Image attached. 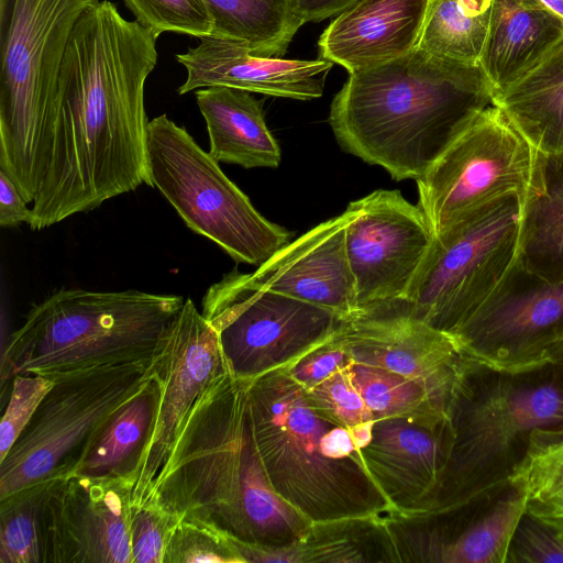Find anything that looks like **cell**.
Returning a JSON list of instances; mask_svg holds the SVG:
<instances>
[{"instance_id": "obj_1", "label": "cell", "mask_w": 563, "mask_h": 563, "mask_svg": "<svg viewBox=\"0 0 563 563\" xmlns=\"http://www.w3.org/2000/svg\"><path fill=\"white\" fill-rule=\"evenodd\" d=\"M156 40L109 0L77 22L41 143L33 231L146 184L144 88Z\"/></svg>"}, {"instance_id": "obj_2", "label": "cell", "mask_w": 563, "mask_h": 563, "mask_svg": "<svg viewBox=\"0 0 563 563\" xmlns=\"http://www.w3.org/2000/svg\"><path fill=\"white\" fill-rule=\"evenodd\" d=\"M146 500L261 548L289 544L313 523L271 485L254 434L249 380L230 371L197 399Z\"/></svg>"}, {"instance_id": "obj_3", "label": "cell", "mask_w": 563, "mask_h": 563, "mask_svg": "<svg viewBox=\"0 0 563 563\" xmlns=\"http://www.w3.org/2000/svg\"><path fill=\"white\" fill-rule=\"evenodd\" d=\"M494 98L479 65L416 47L350 74L331 102L329 124L346 153L397 181L417 180Z\"/></svg>"}, {"instance_id": "obj_4", "label": "cell", "mask_w": 563, "mask_h": 563, "mask_svg": "<svg viewBox=\"0 0 563 563\" xmlns=\"http://www.w3.org/2000/svg\"><path fill=\"white\" fill-rule=\"evenodd\" d=\"M185 299L141 290L62 288L34 305L8 338L1 383L16 374L51 377L107 365L151 363Z\"/></svg>"}, {"instance_id": "obj_5", "label": "cell", "mask_w": 563, "mask_h": 563, "mask_svg": "<svg viewBox=\"0 0 563 563\" xmlns=\"http://www.w3.org/2000/svg\"><path fill=\"white\" fill-rule=\"evenodd\" d=\"M249 399L271 485L301 516L318 523L384 519L395 512L363 459L335 460L324 453L322 438L334 422L308 404L284 367L249 380Z\"/></svg>"}, {"instance_id": "obj_6", "label": "cell", "mask_w": 563, "mask_h": 563, "mask_svg": "<svg viewBox=\"0 0 563 563\" xmlns=\"http://www.w3.org/2000/svg\"><path fill=\"white\" fill-rule=\"evenodd\" d=\"M476 364L451 405L445 460L430 512L470 507L508 486L530 434L563 427V384L493 373Z\"/></svg>"}, {"instance_id": "obj_7", "label": "cell", "mask_w": 563, "mask_h": 563, "mask_svg": "<svg viewBox=\"0 0 563 563\" xmlns=\"http://www.w3.org/2000/svg\"><path fill=\"white\" fill-rule=\"evenodd\" d=\"M99 1L0 0V169L29 205L69 40Z\"/></svg>"}, {"instance_id": "obj_8", "label": "cell", "mask_w": 563, "mask_h": 563, "mask_svg": "<svg viewBox=\"0 0 563 563\" xmlns=\"http://www.w3.org/2000/svg\"><path fill=\"white\" fill-rule=\"evenodd\" d=\"M146 185L236 263L260 266L289 243L290 233L264 218L219 162L167 114L147 124Z\"/></svg>"}, {"instance_id": "obj_9", "label": "cell", "mask_w": 563, "mask_h": 563, "mask_svg": "<svg viewBox=\"0 0 563 563\" xmlns=\"http://www.w3.org/2000/svg\"><path fill=\"white\" fill-rule=\"evenodd\" d=\"M523 196L496 198L434 236L405 298L396 301L453 334L488 298L518 257Z\"/></svg>"}, {"instance_id": "obj_10", "label": "cell", "mask_w": 563, "mask_h": 563, "mask_svg": "<svg viewBox=\"0 0 563 563\" xmlns=\"http://www.w3.org/2000/svg\"><path fill=\"white\" fill-rule=\"evenodd\" d=\"M133 362L51 376L53 386L0 461V498L70 476L109 417L151 378Z\"/></svg>"}, {"instance_id": "obj_11", "label": "cell", "mask_w": 563, "mask_h": 563, "mask_svg": "<svg viewBox=\"0 0 563 563\" xmlns=\"http://www.w3.org/2000/svg\"><path fill=\"white\" fill-rule=\"evenodd\" d=\"M201 307L218 332L231 374L245 380L287 366L349 320L328 308L266 289L238 269L207 289Z\"/></svg>"}, {"instance_id": "obj_12", "label": "cell", "mask_w": 563, "mask_h": 563, "mask_svg": "<svg viewBox=\"0 0 563 563\" xmlns=\"http://www.w3.org/2000/svg\"><path fill=\"white\" fill-rule=\"evenodd\" d=\"M536 150L492 104L416 180L419 207L438 236L478 207L510 192L525 197Z\"/></svg>"}, {"instance_id": "obj_13", "label": "cell", "mask_w": 563, "mask_h": 563, "mask_svg": "<svg viewBox=\"0 0 563 563\" xmlns=\"http://www.w3.org/2000/svg\"><path fill=\"white\" fill-rule=\"evenodd\" d=\"M478 367L533 374L563 356V282L528 269L519 257L476 312L453 334Z\"/></svg>"}, {"instance_id": "obj_14", "label": "cell", "mask_w": 563, "mask_h": 563, "mask_svg": "<svg viewBox=\"0 0 563 563\" xmlns=\"http://www.w3.org/2000/svg\"><path fill=\"white\" fill-rule=\"evenodd\" d=\"M345 243L360 311L401 301L434 239L417 205L378 189L351 201Z\"/></svg>"}, {"instance_id": "obj_15", "label": "cell", "mask_w": 563, "mask_h": 563, "mask_svg": "<svg viewBox=\"0 0 563 563\" xmlns=\"http://www.w3.org/2000/svg\"><path fill=\"white\" fill-rule=\"evenodd\" d=\"M151 367L159 386V404L154 433L133 489L134 506L148 497L197 399L230 371L218 332L190 298L173 318Z\"/></svg>"}, {"instance_id": "obj_16", "label": "cell", "mask_w": 563, "mask_h": 563, "mask_svg": "<svg viewBox=\"0 0 563 563\" xmlns=\"http://www.w3.org/2000/svg\"><path fill=\"white\" fill-rule=\"evenodd\" d=\"M338 335L353 362L416 380L449 413L475 365L453 335L413 317L396 301L360 311L346 320Z\"/></svg>"}, {"instance_id": "obj_17", "label": "cell", "mask_w": 563, "mask_h": 563, "mask_svg": "<svg viewBox=\"0 0 563 563\" xmlns=\"http://www.w3.org/2000/svg\"><path fill=\"white\" fill-rule=\"evenodd\" d=\"M349 213L331 218L287 243L249 277L257 285L328 308L345 319L360 312L346 252Z\"/></svg>"}, {"instance_id": "obj_18", "label": "cell", "mask_w": 563, "mask_h": 563, "mask_svg": "<svg viewBox=\"0 0 563 563\" xmlns=\"http://www.w3.org/2000/svg\"><path fill=\"white\" fill-rule=\"evenodd\" d=\"M187 71L178 95L209 87H229L272 97L312 100L323 93V81L333 63L284 59L251 54L243 45L205 36L199 44L176 55Z\"/></svg>"}, {"instance_id": "obj_19", "label": "cell", "mask_w": 563, "mask_h": 563, "mask_svg": "<svg viewBox=\"0 0 563 563\" xmlns=\"http://www.w3.org/2000/svg\"><path fill=\"white\" fill-rule=\"evenodd\" d=\"M446 427L431 429L405 419L376 420L360 450L366 470L395 514L433 509L445 460Z\"/></svg>"}, {"instance_id": "obj_20", "label": "cell", "mask_w": 563, "mask_h": 563, "mask_svg": "<svg viewBox=\"0 0 563 563\" xmlns=\"http://www.w3.org/2000/svg\"><path fill=\"white\" fill-rule=\"evenodd\" d=\"M525 515V494L509 487L489 511L459 531L440 527L423 514H390L384 525L397 562L506 563Z\"/></svg>"}, {"instance_id": "obj_21", "label": "cell", "mask_w": 563, "mask_h": 563, "mask_svg": "<svg viewBox=\"0 0 563 563\" xmlns=\"http://www.w3.org/2000/svg\"><path fill=\"white\" fill-rule=\"evenodd\" d=\"M430 0H357L318 41L319 58L349 74L375 68L417 47Z\"/></svg>"}, {"instance_id": "obj_22", "label": "cell", "mask_w": 563, "mask_h": 563, "mask_svg": "<svg viewBox=\"0 0 563 563\" xmlns=\"http://www.w3.org/2000/svg\"><path fill=\"white\" fill-rule=\"evenodd\" d=\"M132 482L70 475L64 490L69 563H132Z\"/></svg>"}, {"instance_id": "obj_23", "label": "cell", "mask_w": 563, "mask_h": 563, "mask_svg": "<svg viewBox=\"0 0 563 563\" xmlns=\"http://www.w3.org/2000/svg\"><path fill=\"white\" fill-rule=\"evenodd\" d=\"M562 41L563 20L536 1L493 0L479 66L495 98Z\"/></svg>"}, {"instance_id": "obj_24", "label": "cell", "mask_w": 563, "mask_h": 563, "mask_svg": "<svg viewBox=\"0 0 563 563\" xmlns=\"http://www.w3.org/2000/svg\"><path fill=\"white\" fill-rule=\"evenodd\" d=\"M66 478L44 481L0 498V563H69Z\"/></svg>"}, {"instance_id": "obj_25", "label": "cell", "mask_w": 563, "mask_h": 563, "mask_svg": "<svg viewBox=\"0 0 563 563\" xmlns=\"http://www.w3.org/2000/svg\"><path fill=\"white\" fill-rule=\"evenodd\" d=\"M209 135V154L219 163L244 168H276L280 147L269 131L262 103L252 92L209 87L195 92Z\"/></svg>"}, {"instance_id": "obj_26", "label": "cell", "mask_w": 563, "mask_h": 563, "mask_svg": "<svg viewBox=\"0 0 563 563\" xmlns=\"http://www.w3.org/2000/svg\"><path fill=\"white\" fill-rule=\"evenodd\" d=\"M243 563L397 562L384 519H346L312 523L302 538L279 548H261L235 538Z\"/></svg>"}, {"instance_id": "obj_27", "label": "cell", "mask_w": 563, "mask_h": 563, "mask_svg": "<svg viewBox=\"0 0 563 563\" xmlns=\"http://www.w3.org/2000/svg\"><path fill=\"white\" fill-rule=\"evenodd\" d=\"M158 404L159 386L152 372L144 386L101 426L71 475L125 479L135 486L154 433Z\"/></svg>"}, {"instance_id": "obj_28", "label": "cell", "mask_w": 563, "mask_h": 563, "mask_svg": "<svg viewBox=\"0 0 563 563\" xmlns=\"http://www.w3.org/2000/svg\"><path fill=\"white\" fill-rule=\"evenodd\" d=\"M518 257L539 276L563 282V155L536 151L522 202Z\"/></svg>"}, {"instance_id": "obj_29", "label": "cell", "mask_w": 563, "mask_h": 563, "mask_svg": "<svg viewBox=\"0 0 563 563\" xmlns=\"http://www.w3.org/2000/svg\"><path fill=\"white\" fill-rule=\"evenodd\" d=\"M494 104L536 151L563 155V41Z\"/></svg>"}, {"instance_id": "obj_30", "label": "cell", "mask_w": 563, "mask_h": 563, "mask_svg": "<svg viewBox=\"0 0 563 563\" xmlns=\"http://www.w3.org/2000/svg\"><path fill=\"white\" fill-rule=\"evenodd\" d=\"M213 22L211 36L243 45L251 54L283 57L305 23L295 0H205Z\"/></svg>"}, {"instance_id": "obj_31", "label": "cell", "mask_w": 563, "mask_h": 563, "mask_svg": "<svg viewBox=\"0 0 563 563\" xmlns=\"http://www.w3.org/2000/svg\"><path fill=\"white\" fill-rule=\"evenodd\" d=\"M508 487L526 496V515L563 538V427L534 430Z\"/></svg>"}, {"instance_id": "obj_32", "label": "cell", "mask_w": 563, "mask_h": 563, "mask_svg": "<svg viewBox=\"0 0 563 563\" xmlns=\"http://www.w3.org/2000/svg\"><path fill=\"white\" fill-rule=\"evenodd\" d=\"M493 0H430L417 47L432 55L479 65Z\"/></svg>"}, {"instance_id": "obj_33", "label": "cell", "mask_w": 563, "mask_h": 563, "mask_svg": "<svg viewBox=\"0 0 563 563\" xmlns=\"http://www.w3.org/2000/svg\"><path fill=\"white\" fill-rule=\"evenodd\" d=\"M352 382L374 420L405 419L431 429L446 427L449 410L419 383L385 368L353 362Z\"/></svg>"}, {"instance_id": "obj_34", "label": "cell", "mask_w": 563, "mask_h": 563, "mask_svg": "<svg viewBox=\"0 0 563 563\" xmlns=\"http://www.w3.org/2000/svg\"><path fill=\"white\" fill-rule=\"evenodd\" d=\"M242 563L227 532L190 516H181L165 549L163 563Z\"/></svg>"}, {"instance_id": "obj_35", "label": "cell", "mask_w": 563, "mask_h": 563, "mask_svg": "<svg viewBox=\"0 0 563 563\" xmlns=\"http://www.w3.org/2000/svg\"><path fill=\"white\" fill-rule=\"evenodd\" d=\"M124 3L155 37L164 32L198 38L212 35L213 22L205 0H124Z\"/></svg>"}, {"instance_id": "obj_36", "label": "cell", "mask_w": 563, "mask_h": 563, "mask_svg": "<svg viewBox=\"0 0 563 563\" xmlns=\"http://www.w3.org/2000/svg\"><path fill=\"white\" fill-rule=\"evenodd\" d=\"M351 364L335 371L319 384L302 388L308 404L319 415L347 429L374 420L352 382Z\"/></svg>"}, {"instance_id": "obj_37", "label": "cell", "mask_w": 563, "mask_h": 563, "mask_svg": "<svg viewBox=\"0 0 563 563\" xmlns=\"http://www.w3.org/2000/svg\"><path fill=\"white\" fill-rule=\"evenodd\" d=\"M179 519L154 500L133 505L130 525L132 563H163L170 533Z\"/></svg>"}, {"instance_id": "obj_38", "label": "cell", "mask_w": 563, "mask_h": 563, "mask_svg": "<svg viewBox=\"0 0 563 563\" xmlns=\"http://www.w3.org/2000/svg\"><path fill=\"white\" fill-rule=\"evenodd\" d=\"M53 383V379L33 373L13 376L0 423V461L29 423Z\"/></svg>"}, {"instance_id": "obj_39", "label": "cell", "mask_w": 563, "mask_h": 563, "mask_svg": "<svg viewBox=\"0 0 563 563\" xmlns=\"http://www.w3.org/2000/svg\"><path fill=\"white\" fill-rule=\"evenodd\" d=\"M339 331L284 367L302 388L312 387L335 371L353 363L338 335Z\"/></svg>"}, {"instance_id": "obj_40", "label": "cell", "mask_w": 563, "mask_h": 563, "mask_svg": "<svg viewBox=\"0 0 563 563\" xmlns=\"http://www.w3.org/2000/svg\"><path fill=\"white\" fill-rule=\"evenodd\" d=\"M509 561L563 563V538L525 515L514 537Z\"/></svg>"}, {"instance_id": "obj_41", "label": "cell", "mask_w": 563, "mask_h": 563, "mask_svg": "<svg viewBox=\"0 0 563 563\" xmlns=\"http://www.w3.org/2000/svg\"><path fill=\"white\" fill-rule=\"evenodd\" d=\"M32 211L14 181L0 169V225L15 228L31 223Z\"/></svg>"}, {"instance_id": "obj_42", "label": "cell", "mask_w": 563, "mask_h": 563, "mask_svg": "<svg viewBox=\"0 0 563 563\" xmlns=\"http://www.w3.org/2000/svg\"><path fill=\"white\" fill-rule=\"evenodd\" d=\"M357 0H295L296 10L303 23L319 22L338 15Z\"/></svg>"}, {"instance_id": "obj_43", "label": "cell", "mask_w": 563, "mask_h": 563, "mask_svg": "<svg viewBox=\"0 0 563 563\" xmlns=\"http://www.w3.org/2000/svg\"><path fill=\"white\" fill-rule=\"evenodd\" d=\"M374 422L375 421L373 420L350 429L353 441L358 450L363 449L371 441Z\"/></svg>"}, {"instance_id": "obj_44", "label": "cell", "mask_w": 563, "mask_h": 563, "mask_svg": "<svg viewBox=\"0 0 563 563\" xmlns=\"http://www.w3.org/2000/svg\"><path fill=\"white\" fill-rule=\"evenodd\" d=\"M563 20V0H533Z\"/></svg>"}, {"instance_id": "obj_45", "label": "cell", "mask_w": 563, "mask_h": 563, "mask_svg": "<svg viewBox=\"0 0 563 563\" xmlns=\"http://www.w3.org/2000/svg\"><path fill=\"white\" fill-rule=\"evenodd\" d=\"M560 361H563V356L561 357V360H560Z\"/></svg>"}]
</instances>
